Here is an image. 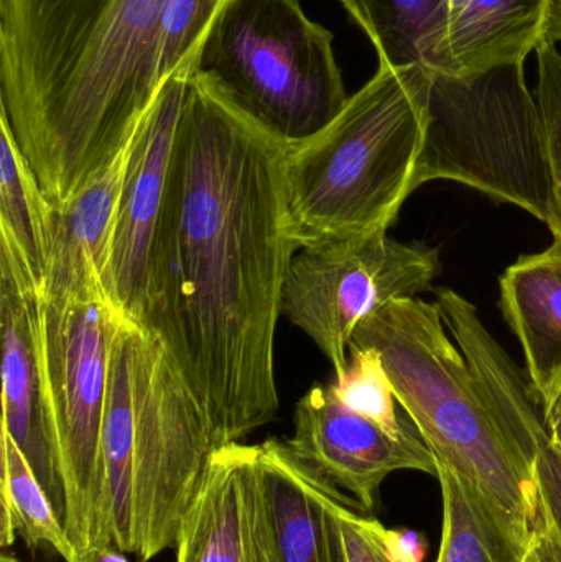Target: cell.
<instances>
[{
  "instance_id": "ffe728a7",
  "label": "cell",
  "mask_w": 561,
  "mask_h": 562,
  "mask_svg": "<svg viewBox=\"0 0 561 562\" xmlns=\"http://www.w3.org/2000/svg\"><path fill=\"white\" fill-rule=\"evenodd\" d=\"M378 52L379 61L427 68L450 25L447 0H341Z\"/></svg>"
},
{
  "instance_id": "6da1fadb",
  "label": "cell",
  "mask_w": 561,
  "mask_h": 562,
  "mask_svg": "<svg viewBox=\"0 0 561 562\" xmlns=\"http://www.w3.org/2000/svg\"><path fill=\"white\" fill-rule=\"evenodd\" d=\"M289 147L193 68L142 329L164 342L206 413L216 448L243 441L279 412L276 330L299 252L287 210Z\"/></svg>"
},
{
  "instance_id": "8992f818",
  "label": "cell",
  "mask_w": 561,
  "mask_h": 562,
  "mask_svg": "<svg viewBox=\"0 0 561 562\" xmlns=\"http://www.w3.org/2000/svg\"><path fill=\"white\" fill-rule=\"evenodd\" d=\"M455 181L549 224L546 128L526 65L474 79L435 76L414 188Z\"/></svg>"
},
{
  "instance_id": "ac0fdd59",
  "label": "cell",
  "mask_w": 561,
  "mask_h": 562,
  "mask_svg": "<svg viewBox=\"0 0 561 562\" xmlns=\"http://www.w3.org/2000/svg\"><path fill=\"white\" fill-rule=\"evenodd\" d=\"M444 531L437 562H524L536 533L514 524L473 485L437 465Z\"/></svg>"
},
{
  "instance_id": "f546056e",
  "label": "cell",
  "mask_w": 561,
  "mask_h": 562,
  "mask_svg": "<svg viewBox=\"0 0 561 562\" xmlns=\"http://www.w3.org/2000/svg\"><path fill=\"white\" fill-rule=\"evenodd\" d=\"M543 40L557 43V45L559 42L561 43V0H550Z\"/></svg>"
},
{
  "instance_id": "4316f807",
  "label": "cell",
  "mask_w": 561,
  "mask_h": 562,
  "mask_svg": "<svg viewBox=\"0 0 561 562\" xmlns=\"http://www.w3.org/2000/svg\"><path fill=\"white\" fill-rule=\"evenodd\" d=\"M524 562H561V538L547 512Z\"/></svg>"
},
{
  "instance_id": "5b68a950",
  "label": "cell",
  "mask_w": 561,
  "mask_h": 562,
  "mask_svg": "<svg viewBox=\"0 0 561 562\" xmlns=\"http://www.w3.org/2000/svg\"><path fill=\"white\" fill-rule=\"evenodd\" d=\"M194 68L287 144L318 134L349 99L332 32L296 0H224Z\"/></svg>"
},
{
  "instance_id": "7a4b0ae2",
  "label": "cell",
  "mask_w": 561,
  "mask_h": 562,
  "mask_svg": "<svg viewBox=\"0 0 561 562\" xmlns=\"http://www.w3.org/2000/svg\"><path fill=\"white\" fill-rule=\"evenodd\" d=\"M167 0H0V117L53 206L131 145Z\"/></svg>"
},
{
  "instance_id": "cb8c5ba5",
  "label": "cell",
  "mask_w": 561,
  "mask_h": 562,
  "mask_svg": "<svg viewBox=\"0 0 561 562\" xmlns=\"http://www.w3.org/2000/svg\"><path fill=\"white\" fill-rule=\"evenodd\" d=\"M224 0H167L160 25L158 75H173L206 38Z\"/></svg>"
},
{
  "instance_id": "1f68e13d",
  "label": "cell",
  "mask_w": 561,
  "mask_h": 562,
  "mask_svg": "<svg viewBox=\"0 0 561 562\" xmlns=\"http://www.w3.org/2000/svg\"><path fill=\"white\" fill-rule=\"evenodd\" d=\"M0 562H16V560L15 557H13V554H10L9 551L3 550L2 561Z\"/></svg>"
},
{
  "instance_id": "ba28073f",
  "label": "cell",
  "mask_w": 561,
  "mask_h": 562,
  "mask_svg": "<svg viewBox=\"0 0 561 562\" xmlns=\"http://www.w3.org/2000/svg\"><path fill=\"white\" fill-rule=\"evenodd\" d=\"M121 321L104 293L42 300L46 400L65 485V528L76 553L114 548L102 425L112 339Z\"/></svg>"
},
{
  "instance_id": "83f0119b",
  "label": "cell",
  "mask_w": 561,
  "mask_h": 562,
  "mask_svg": "<svg viewBox=\"0 0 561 562\" xmlns=\"http://www.w3.org/2000/svg\"><path fill=\"white\" fill-rule=\"evenodd\" d=\"M392 553L401 562H422L424 558V540L420 535L412 531L389 530Z\"/></svg>"
},
{
  "instance_id": "7402d4cb",
  "label": "cell",
  "mask_w": 561,
  "mask_h": 562,
  "mask_svg": "<svg viewBox=\"0 0 561 562\" xmlns=\"http://www.w3.org/2000/svg\"><path fill=\"white\" fill-rule=\"evenodd\" d=\"M329 386L343 405L388 431L402 435L412 428L399 418V402L379 350L349 347L348 367L341 375H335Z\"/></svg>"
},
{
  "instance_id": "7c38bea8",
  "label": "cell",
  "mask_w": 561,
  "mask_h": 562,
  "mask_svg": "<svg viewBox=\"0 0 561 562\" xmlns=\"http://www.w3.org/2000/svg\"><path fill=\"white\" fill-rule=\"evenodd\" d=\"M295 432L287 441L293 454L351 497L359 510L371 512L379 488L399 471L437 477V461L417 429L394 435L343 405L332 386L315 385L293 415Z\"/></svg>"
},
{
  "instance_id": "484cf974",
  "label": "cell",
  "mask_w": 561,
  "mask_h": 562,
  "mask_svg": "<svg viewBox=\"0 0 561 562\" xmlns=\"http://www.w3.org/2000/svg\"><path fill=\"white\" fill-rule=\"evenodd\" d=\"M537 479L543 507L561 538V451L552 438L546 442L537 461Z\"/></svg>"
},
{
  "instance_id": "2e32d148",
  "label": "cell",
  "mask_w": 561,
  "mask_h": 562,
  "mask_svg": "<svg viewBox=\"0 0 561 562\" xmlns=\"http://www.w3.org/2000/svg\"><path fill=\"white\" fill-rule=\"evenodd\" d=\"M550 0H470L451 20L428 71L474 79L526 65L543 40Z\"/></svg>"
},
{
  "instance_id": "603a6c76",
  "label": "cell",
  "mask_w": 561,
  "mask_h": 562,
  "mask_svg": "<svg viewBox=\"0 0 561 562\" xmlns=\"http://www.w3.org/2000/svg\"><path fill=\"white\" fill-rule=\"evenodd\" d=\"M537 102L546 128L549 151L550 177H552V204L547 227L553 240L561 244V53L557 43L542 40L536 49Z\"/></svg>"
},
{
  "instance_id": "d6986e66",
  "label": "cell",
  "mask_w": 561,
  "mask_h": 562,
  "mask_svg": "<svg viewBox=\"0 0 561 562\" xmlns=\"http://www.w3.org/2000/svg\"><path fill=\"white\" fill-rule=\"evenodd\" d=\"M55 206L0 117V240L22 256L42 294L53 246Z\"/></svg>"
},
{
  "instance_id": "30bf717a",
  "label": "cell",
  "mask_w": 561,
  "mask_h": 562,
  "mask_svg": "<svg viewBox=\"0 0 561 562\" xmlns=\"http://www.w3.org/2000/svg\"><path fill=\"white\" fill-rule=\"evenodd\" d=\"M200 49L165 79L128 148L104 290L115 313L138 327L144 321L152 246L164 206L175 135Z\"/></svg>"
},
{
  "instance_id": "4dcf8cb0",
  "label": "cell",
  "mask_w": 561,
  "mask_h": 562,
  "mask_svg": "<svg viewBox=\"0 0 561 562\" xmlns=\"http://www.w3.org/2000/svg\"><path fill=\"white\" fill-rule=\"evenodd\" d=\"M546 416L547 428H549L550 438L559 446L561 451V393L557 402L553 403L549 412L543 413Z\"/></svg>"
},
{
  "instance_id": "d4e9b609",
  "label": "cell",
  "mask_w": 561,
  "mask_h": 562,
  "mask_svg": "<svg viewBox=\"0 0 561 562\" xmlns=\"http://www.w3.org/2000/svg\"><path fill=\"white\" fill-rule=\"evenodd\" d=\"M356 508L358 505L349 502L338 507L346 561L401 562L392 553L388 528L374 518L362 517Z\"/></svg>"
},
{
  "instance_id": "277c9868",
  "label": "cell",
  "mask_w": 561,
  "mask_h": 562,
  "mask_svg": "<svg viewBox=\"0 0 561 562\" xmlns=\"http://www.w3.org/2000/svg\"><path fill=\"white\" fill-rule=\"evenodd\" d=\"M351 346L379 350L399 405L437 465L536 533L546 518L537 465L501 431L437 304L417 296L391 301L356 327Z\"/></svg>"
},
{
  "instance_id": "9c48e42d",
  "label": "cell",
  "mask_w": 561,
  "mask_h": 562,
  "mask_svg": "<svg viewBox=\"0 0 561 562\" xmlns=\"http://www.w3.org/2000/svg\"><path fill=\"white\" fill-rule=\"evenodd\" d=\"M441 269L440 250L399 243L388 231L302 249L287 272L282 316L341 375L356 327L391 301L430 290Z\"/></svg>"
},
{
  "instance_id": "e0dca14e",
  "label": "cell",
  "mask_w": 561,
  "mask_h": 562,
  "mask_svg": "<svg viewBox=\"0 0 561 562\" xmlns=\"http://www.w3.org/2000/svg\"><path fill=\"white\" fill-rule=\"evenodd\" d=\"M504 319L523 346L543 413L561 393V244L520 257L500 280Z\"/></svg>"
},
{
  "instance_id": "9a60e30c",
  "label": "cell",
  "mask_w": 561,
  "mask_h": 562,
  "mask_svg": "<svg viewBox=\"0 0 561 562\" xmlns=\"http://www.w3.org/2000/svg\"><path fill=\"white\" fill-rule=\"evenodd\" d=\"M128 148L131 145L71 200L55 206V231L42 300L65 301L92 291L105 294L104 276Z\"/></svg>"
},
{
  "instance_id": "8fae6325",
  "label": "cell",
  "mask_w": 561,
  "mask_h": 562,
  "mask_svg": "<svg viewBox=\"0 0 561 562\" xmlns=\"http://www.w3.org/2000/svg\"><path fill=\"white\" fill-rule=\"evenodd\" d=\"M42 297L22 256L0 240L2 431L19 446L65 525L66 497L43 372Z\"/></svg>"
},
{
  "instance_id": "5bb4252c",
  "label": "cell",
  "mask_w": 561,
  "mask_h": 562,
  "mask_svg": "<svg viewBox=\"0 0 561 562\" xmlns=\"http://www.w3.org/2000/svg\"><path fill=\"white\" fill-rule=\"evenodd\" d=\"M256 465L272 561L348 562L338 507L355 502L300 461L287 441L257 445Z\"/></svg>"
},
{
  "instance_id": "f1b7e54d",
  "label": "cell",
  "mask_w": 561,
  "mask_h": 562,
  "mask_svg": "<svg viewBox=\"0 0 561 562\" xmlns=\"http://www.w3.org/2000/svg\"><path fill=\"white\" fill-rule=\"evenodd\" d=\"M71 562H128L117 548H89V550L76 553Z\"/></svg>"
},
{
  "instance_id": "3957f363",
  "label": "cell",
  "mask_w": 561,
  "mask_h": 562,
  "mask_svg": "<svg viewBox=\"0 0 561 562\" xmlns=\"http://www.w3.org/2000/svg\"><path fill=\"white\" fill-rule=\"evenodd\" d=\"M435 75L418 63L379 61L325 128L290 144L285 194L299 250L389 231L424 150Z\"/></svg>"
},
{
  "instance_id": "52a82bcc",
  "label": "cell",
  "mask_w": 561,
  "mask_h": 562,
  "mask_svg": "<svg viewBox=\"0 0 561 562\" xmlns=\"http://www.w3.org/2000/svg\"><path fill=\"white\" fill-rule=\"evenodd\" d=\"M109 369L131 413L132 554L148 562L177 547L216 445L206 413L154 333L122 319Z\"/></svg>"
},
{
  "instance_id": "4fadbf2b",
  "label": "cell",
  "mask_w": 561,
  "mask_h": 562,
  "mask_svg": "<svg viewBox=\"0 0 561 562\" xmlns=\"http://www.w3.org/2000/svg\"><path fill=\"white\" fill-rule=\"evenodd\" d=\"M175 548L177 562H273L256 446L234 442L214 449Z\"/></svg>"
},
{
  "instance_id": "44dd1931",
  "label": "cell",
  "mask_w": 561,
  "mask_h": 562,
  "mask_svg": "<svg viewBox=\"0 0 561 562\" xmlns=\"http://www.w3.org/2000/svg\"><path fill=\"white\" fill-rule=\"evenodd\" d=\"M2 517L0 544L3 550L15 543L16 537L30 548H49L66 562L75 560L76 550L65 525L33 474L25 456L13 439L2 431Z\"/></svg>"
}]
</instances>
